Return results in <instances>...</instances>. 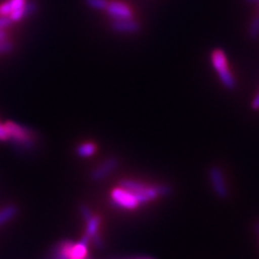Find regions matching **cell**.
<instances>
[{
    "label": "cell",
    "mask_w": 259,
    "mask_h": 259,
    "mask_svg": "<svg viewBox=\"0 0 259 259\" xmlns=\"http://www.w3.org/2000/svg\"><path fill=\"white\" fill-rule=\"evenodd\" d=\"M5 125L10 135L9 141L14 147L22 150H31L35 147V133L30 128L12 121H8Z\"/></svg>",
    "instance_id": "6da1fadb"
},
{
    "label": "cell",
    "mask_w": 259,
    "mask_h": 259,
    "mask_svg": "<svg viewBox=\"0 0 259 259\" xmlns=\"http://www.w3.org/2000/svg\"><path fill=\"white\" fill-rule=\"evenodd\" d=\"M208 180L210 187H212L215 196L221 199V200H226L229 197V188L228 185L226 183V178L224 175L223 169L217 166V165H212L208 168Z\"/></svg>",
    "instance_id": "7a4b0ae2"
},
{
    "label": "cell",
    "mask_w": 259,
    "mask_h": 259,
    "mask_svg": "<svg viewBox=\"0 0 259 259\" xmlns=\"http://www.w3.org/2000/svg\"><path fill=\"white\" fill-rule=\"evenodd\" d=\"M111 204L124 209H135L140 205L139 201L136 200L132 192L126 191L121 187L115 188L111 191Z\"/></svg>",
    "instance_id": "3957f363"
},
{
    "label": "cell",
    "mask_w": 259,
    "mask_h": 259,
    "mask_svg": "<svg viewBox=\"0 0 259 259\" xmlns=\"http://www.w3.org/2000/svg\"><path fill=\"white\" fill-rule=\"evenodd\" d=\"M119 166V159L116 157H110L105 160L101 165L92 169L90 178L92 182H101L107 178L112 172H115Z\"/></svg>",
    "instance_id": "277c9868"
},
{
    "label": "cell",
    "mask_w": 259,
    "mask_h": 259,
    "mask_svg": "<svg viewBox=\"0 0 259 259\" xmlns=\"http://www.w3.org/2000/svg\"><path fill=\"white\" fill-rule=\"evenodd\" d=\"M107 14L110 18L115 20H125V19H133V12L130 9V7L123 3L119 2H111L108 4L106 10Z\"/></svg>",
    "instance_id": "5b68a950"
},
{
    "label": "cell",
    "mask_w": 259,
    "mask_h": 259,
    "mask_svg": "<svg viewBox=\"0 0 259 259\" xmlns=\"http://www.w3.org/2000/svg\"><path fill=\"white\" fill-rule=\"evenodd\" d=\"M111 29L120 34H135L141 30V24L134 19L115 20L111 23Z\"/></svg>",
    "instance_id": "8992f818"
},
{
    "label": "cell",
    "mask_w": 259,
    "mask_h": 259,
    "mask_svg": "<svg viewBox=\"0 0 259 259\" xmlns=\"http://www.w3.org/2000/svg\"><path fill=\"white\" fill-rule=\"evenodd\" d=\"M90 241V238H89L87 234L82 237L77 244L72 245L69 252V257L70 259H87L88 257V243Z\"/></svg>",
    "instance_id": "52a82bcc"
},
{
    "label": "cell",
    "mask_w": 259,
    "mask_h": 259,
    "mask_svg": "<svg viewBox=\"0 0 259 259\" xmlns=\"http://www.w3.org/2000/svg\"><path fill=\"white\" fill-rule=\"evenodd\" d=\"M72 245H74V242L70 240H64L59 242L53 247L52 259H70L69 252Z\"/></svg>",
    "instance_id": "ba28073f"
},
{
    "label": "cell",
    "mask_w": 259,
    "mask_h": 259,
    "mask_svg": "<svg viewBox=\"0 0 259 259\" xmlns=\"http://www.w3.org/2000/svg\"><path fill=\"white\" fill-rule=\"evenodd\" d=\"M26 4V0H8L7 3L0 6V15L9 16L15 10L20 9Z\"/></svg>",
    "instance_id": "9c48e42d"
},
{
    "label": "cell",
    "mask_w": 259,
    "mask_h": 259,
    "mask_svg": "<svg viewBox=\"0 0 259 259\" xmlns=\"http://www.w3.org/2000/svg\"><path fill=\"white\" fill-rule=\"evenodd\" d=\"M217 74H218V77H220L221 82L223 83V85L227 89V90H234V89H236V87H237L236 79H234L229 68H226V69L218 71Z\"/></svg>",
    "instance_id": "30bf717a"
},
{
    "label": "cell",
    "mask_w": 259,
    "mask_h": 259,
    "mask_svg": "<svg viewBox=\"0 0 259 259\" xmlns=\"http://www.w3.org/2000/svg\"><path fill=\"white\" fill-rule=\"evenodd\" d=\"M210 59H212V64L217 72L223 69L228 68L227 58L222 50H214L212 53V56H210Z\"/></svg>",
    "instance_id": "8fae6325"
},
{
    "label": "cell",
    "mask_w": 259,
    "mask_h": 259,
    "mask_svg": "<svg viewBox=\"0 0 259 259\" xmlns=\"http://www.w3.org/2000/svg\"><path fill=\"white\" fill-rule=\"evenodd\" d=\"M119 186L121 188H123L126 191L132 192L133 194L137 193L142 191L146 186V184L141 183V182H137V181H133V180H121L119 182Z\"/></svg>",
    "instance_id": "7c38bea8"
},
{
    "label": "cell",
    "mask_w": 259,
    "mask_h": 259,
    "mask_svg": "<svg viewBox=\"0 0 259 259\" xmlns=\"http://www.w3.org/2000/svg\"><path fill=\"white\" fill-rule=\"evenodd\" d=\"M96 150H97V147L95 144L83 143V144L78 146L76 149V153H77V156L80 158H90L94 155Z\"/></svg>",
    "instance_id": "4fadbf2b"
},
{
    "label": "cell",
    "mask_w": 259,
    "mask_h": 259,
    "mask_svg": "<svg viewBox=\"0 0 259 259\" xmlns=\"http://www.w3.org/2000/svg\"><path fill=\"white\" fill-rule=\"evenodd\" d=\"M19 209L15 205H7L0 210V226L11 221L18 214Z\"/></svg>",
    "instance_id": "5bb4252c"
},
{
    "label": "cell",
    "mask_w": 259,
    "mask_h": 259,
    "mask_svg": "<svg viewBox=\"0 0 259 259\" xmlns=\"http://www.w3.org/2000/svg\"><path fill=\"white\" fill-rule=\"evenodd\" d=\"M87 232L85 234L89 238H92L95 233L99 232L100 225H101V217L97 215H93L90 221L87 222Z\"/></svg>",
    "instance_id": "9a60e30c"
},
{
    "label": "cell",
    "mask_w": 259,
    "mask_h": 259,
    "mask_svg": "<svg viewBox=\"0 0 259 259\" xmlns=\"http://www.w3.org/2000/svg\"><path fill=\"white\" fill-rule=\"evenodd\" d=\"M84 3L89 8L97 11H105L109 4L107 0H84Z\"/></svg>",
    "instance_id": "2e32d148"
},
{
    "label": "cell",
    "mask_w": 259,
    "mask_h": 259,
    "mask_svg": "<svg viewBox=\"0 0 259 259\" xmlns=\"http://www.w3.org/2000/svg\"><path fill=\"white\" fill-rule=\"evenodd\" d=\"M248 36L252 39H258L259 38V15L253 19L250 22V25L248 28Z\"/></svg>",
    "instance_id": "e0dca14e"
},
{
    "label": "cell",
    "mask_w": 259,
    "mask_h": 259,
    "mask_svg": "<svg viewBox=\"0 0 259 259\" xmlns=\"http://www.w3.org/2000/svg\"><path fill=\"white\" fill-rule=\"evenodd\" d=\"M79 212H80V215L82 216L84 222L90 221L91 218H92V216H93L91 208L89 207L87 204H81V205L79 206Z\"/></svg>",
    "instance_id": "ac0fdd59"
},
{
    "label": "cell",
    "mask_w": 259,
    "mask_h": 259,
    "mask_svg": "<svg viewBox=\"0 0 259 259\" xmlns=\"http://www.w3.org/2000/svg\"><path fill=\"white\" fill-rule=\"evenodd\" d=\"M90 240L93 242V245H94L97 249L102 250V249L105 248V243H104V240H103L102 236L100 234V232L95 233L94 236H93Z\"/></svg>",
    "instance_id": "d6986e66"
},
{
    "label": "cell",
    "mask_w": 259,
    "mask_h": 259,
    "mask_svg": "<svg viewBox=\"0 0 259 259\" xmlns=\"http://www.w3.org/2000/svg\"><path fill=\"white\" fill-rule=\"evenodd\" d=\"M14 49V45L9 41V40H4V41H0V54H6L11 52Z\"/></svg>",
    "instance_id": "ffe728a7"
},
{
    "label": "cell",
    "mask_w": 259,
    "mask_h": 259,
    "mask_svg": "<svg viewBox=\"0 0 259 259\" xmlns=\"http://www.w3.org/2000/svg\"><path fill=\"white\" fill-rule=\"evenodd\" d=\"M24 10H25V18L31 14H34L37 11V5L34 2H26L24 6Z\"/></svg>",
    "instance_id": "44dd1931"
},
{
    "label": "cell",
    "mask_w": 259,
    "mask_h": 259,
    "mask_svg": "<svg viewBox=\"0 0 259 259\" xmlns=\"http://www.w3.org/2000/svg\"><path fill=\"white\" fill-rule=\"evenodd\" d=\"M13 22L11 21V19L9 16H3L0 15V30H4L5 28H7L8 26H10Z\"/></svg>",
    "instance_id": "7402d4cb"
},
{
    "label": "cell",
    "mask_w": 259,
    "mask_h": 259,
    "mask_svg": "<svg viewBox=\"0 0 259 259\" xmlns=\"http://www.w3.org/2000/svg\"><path fill=\"white\" fill-rule=\"evenodd\" d=\"M10 135L9 132H8V128L5 124H0V141L2 142H6L9 141Z\"/></svg>",
    "instance_id": "603a6c76"
},
{
    "label": "cell",
    "mask_w": 259,
    "mask_h": 259,
    "mask_svg": "<svg viewBox=\"0 0 259 259\" xmlns=\"http://www.w3.org/2000/svg\"><path fill=\"white\" fill-rule=\"evenodd\" d=\"M250 107H252L253 110H259V91L253 99L252 104H250Z\"/></svg>",
    "instance_id": "cb8c5ba5"
},
{
    "label": "cell",
    "mask_w": 259,
    "mask_h": 259,
    "mask_svg": "<svg viewBox=\"0 0 259 259\" xmlns=\"http://www.w3.org/2000/svg\"><path fill=\"white\" fill-rule=\"evenodd\" d=\"M8 39V35L5 30H0V41H4V40Z\"/></svg>",
    "instance_id": "d4e9b609"
},
{
    "label": "cell",
    "mask_w": 259,
    "mask_h": 259,
    "mask_svg": "<svg viewBox=\"0 0 259 259\" xmlns=\"http://www.w3.org/2000/svg\"><path fill=\"white\" fill-rule=\"evenodd\" d=\"M125 259H155V258L148 257V256H139V257H130V258H125Z\"/></svg>",
    "instance_id": "484cf974"
},
{
    "label": "cell",
    "mask_w": 259,
    "mask_h": 259,
    "mask_svg": "<svg viewBox=\"0 0 259 259\" xmlns=\"http://www.w3.org/2000/svg\"><path fill=\"white\" fill-rule=\"evenodd\" d=\"M248 4H259V0H245Z\"/></svg>",
    "instance_id": "4316f807"
},
{
    "label": "cell",
    "mask_w": 259,
    "mask_h": 259,
    "mask_svg": "<svg viewBox=\"0 0 259 259\" xmlns=\"http://www.w3.org/2000/svg\"><path fill=\"white\" fill-rule=\"evenodd\" d=\"M255 230H256V232L259 234V224H257V225H256V228H255Z\"/></svg>",
    "instance_id": "83f0119b"
},
{
    "label": "cell",
    "mask_w": 259,
    "mask_h": 259,
    "mask_svg": "<svg viewBox=\"0 0 259 259\" xmlns=\"http://www.w3.org/2000/svg\"><path fill=\"white\" fill-rule=\"evenodd\" d=\"M258 6H259V4H258ZM258 15H259V7H258Z\"/></svg>",
    "instance_id": "f1b7e54d"
}]
</instances>
